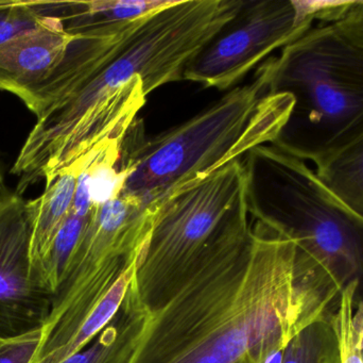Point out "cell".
Here are the masks:
<instances>
[{
  "mask_svg": "<svg viewBox=\"0 0 363 363\" xmlns=\"http://www.w3.org/2000/svg\"><path fill=\"white\" fill-rule=\"evenodd\" d=\"M317 19L340 26L363 44V0L321 1Z\"/></svg>",
  "mask_w": 363,
  "mask_h": 363,
  "instance_id": "obj_17",
  "label": "cell"
},
{
  "mask_svg": "<svg viewBox=\"0 0 363 363\" xmlns=\"http://www.w3.org/2000/svg\"><path fill=\"white\" fill-rule=\"evenodd\" d=\"M362 359H363V351H362Z\"/></svg>",
  "mask_w": 363,
  "mask_h": 363,
  "instance_id": "obj_22",
  "label": "cell"
},
{
  "mask_svg": "<svg viewBox=\"0 0 363 363\" xmlns=\"http://www.w3.org/2000/svg\"><path fill=\"white\" fill-rule=\"evenodd\" d=\"M319 180L363 219V134L317 166Z\"/></svg>",
  "mask_w": 363,
  "mask_h": 363,
  "instance_id": "obj_13",
  "label": "cell"
},
{
  "mask_svg": "<svg viewBox=\"0 0 363 363\" xmlns=\"http://www.w3.org/2000/svg\"><path fill=\"white\" fill-rule=\"evenodd\" d=\"M269 61V89L294 108L272 145L319 166L363 134V44L340 26L311 27Z\"/></svg>",
  "mask_w": 363,
  "mask_h": 363,
  "instance_id": "obj_4",
  "label": "cell"
},
{
  "mask_svg": "<svg viewBox=\"0 0 363 363\" xmlns=\"http://www.w3.org/2000/svg\"><path fill=\"white\" fill-rule=\"evenodd\" d=\"M281 363H341L332 319L319 320L298 332L284 350Z\"/></svg>",
  "mask_w": 363,
  "mask_h": 363,
  "instance_id": "obj_15",
  "label": "cell"
},
{
  "mask_svg": "<svg viewBox=\"0 0 363 363\" xmlns=\"http://www.w3.org/2000/svg\"><path fill=\"white\" fill-rule=\"evenodd\" d=\"M251 217L294 241L325 268L341 293L363 300V219L350 210L303 160L274 145L242 158Z\"/></svg>",
  "mask_w": 363,
  "mask_h": 363,
  "instance_id": "obj_5",
  "label": "cell"
},
{
  "mask_svg": "<svg viewBox=\"0 0 363 363\" xmlns=\"http://www.w3.org/2000/svg\"><path fill=\"white\" fill-rule=\"evenodd\" d=\"M340 300L313 256L242 213L151 315L130 363H264L311 324L332 319Z\"/></svg>",
  "mask_w": 363,
  "mask_h": 363,
  "instance_id": "obj_1",
  "label": "cell"
},
{
  "mask_svg": "<svg viewBox=\"0 0 363 363\" xmlns=\"http://www.w3.org/2000/svg\"><path fill=\"white\" fill-rule=\"evenodd\" d=\"M245 0H188L123 23L85 30L65 95L38 117L11 173L17 194L46 185L96 146L127 134L147 96L183 79L187 64Z\"/></svg>",
  "mask_w": 363,
  "mask_h": 363,
  "instance_id": "obj_2",
  "label": "cell"
},
{
  "mask_svg": "<svg viewBox=\"0 0 363 363\" xmlns=\"http://www.w3.org/2000/svg\"><path fill=\"white\" fill-rule=\"evenodd\" d=\"M43 330L0 340V363H33L42 342Z\"/></svg>",
  "mask_w": 363,
  "mask_h": 363,
  "instance_id": "obj_18",
  "label": "cell"
},
{
  "mask_svg": "<svg viewBox=\"0 0 363 363\" xmlns=\"http://www.w3.org/2000/svg\"><path fill=\"white\" fill-rule=\"evenodd\" d=\"M76 36L57 23L0 45V91L18 96L27 106L53 76Z\"/></svg>",
  "mask_w": 363,
  "mask_h": 363,
  "instance_id": "obj_9",
  "label": "cell"
},
{
  "mask_svg": "<svg viewBox=\"0 0 363 363\" xmlns=\"http://www.w3.org/2000/svg\"><path fill=\"white\" fill-rule=\"evenodd\" d=\"M355 291V286H350L341 293L340 306L332 318L333 326L338 337L341 363H363L362 353L358 347L352 324Z\"/></svg>",
  "mask_w": 363,
  "mask_h": 363,
  "instance_id": "obj_16",
  "label": "cell"
},
{
  "mask_svg": "<svg viewBox=\"0 0 363 363\" xmlns=\"http://www.w3.org/2000/svg\"><path fill=\"white\" fill-rule=\"evenodd\" d=\"M321 1L250 0L187 64L184 80L226 90L313 27Z\"/></svg>",
  "mask_w": 363,
  "mask_h": 363,
  "instance_id": "obj_7",
  "label": "cell"
},
{
  "mask_svg": "<svg viewBox=\"0 0 363 363\" xmlns=\"http://www.w3.org/2000/svg\"><path fill=\"white\" fill-rule=\"evenodd\" d=\"M153 205L152 229L134 276L138 296L151 315L176 296L203 249L249 211L242 159L176 188Z\"/></svg>",
  "mask_w": 363,
  "mask_h": 363,
  "instance_id": "obj_6",
  "label": "cell"
},
{
  "mask_svg": "<svg viewBox=\"0 0 363 363\" xmlns=\"http://www.w3.org/2000/svg\"><path fill=\"white\" fill-rule=\"evenodd\" d=\"M82 9L83 1L0 0V45L52 23L68 27Z\"/></svg>",
  "mask_w": 363,
  "mask_h": 363,
  "instance_id": "obj_12",
  "label": "cell"
},
{
  "mask_svg": "<svg viewBox=\"0 0 363 363\" xmlns=\"http://www.w3.org/2000/svg\"><path fill=\"white\" fill-rule=\"evenodd\" d=\"M10 194L11 192L6 188L4 176H2L1 170H0V198L6 197V196L10 195Z\"/></svg>",
  "mask_w": 363,
  "mask_h": 363,
  "instance_id": "obj_21",
  "label": "cell"
},
{
  "mask_svg": "<svg viewBox=\"0 0 363 363\" xmlns=\"http://www.w3.org/2000/svg\"><path fill=\"white\" fill-rule=\"evenodd\" d=\"M294 98L269 89V61L239 85L180 125L148 138L136 119L121 142L123 195L149 206L176 188L194 183L273 144L291 114Z\"/></svg>",
  "mask_w": 363,
  "mask_h": 363,
  "instance_id": "obj_3",
  "label": "cell"
},
{
  "mask_svg": "<svg viewBox=\"0 0 363 363\" xmlns=\"http://www.w3.org/2000/svg\"><path fill=\"white\" fill-rule=\"evenodd\" d=\"M352 324H353L354 334H355L358 347L360 351H363V300L358 303L354 308Z\"/></svg>",
  "mask_w": 363,
  "mask_h": 363,
  "instance_id": "obj_19",
  "label": "cell"
},
{
  "mask_svg": "<svg viewBox=\"0 0 363 363\" xmlns=\"http://www.w3.org/2000/svg\"><path fill=\"white\" fill-rule=\"evenodd\" d=\"M91 211L89 215H83L72 208L65 223L57 232L48 254L38 266V275L45 287L53 296L59 291L65 279L74 251L91 219Z\"/></svg>",
  "mask_w": 363,
  "mask_h": 363,
  "instance_id": "obj_14",
  "label": "cell"
},
{
  "mask_svg": "<svg viewBox=\"0 0 363 363\" xmlns=\"http://www.w3.org/2000/svg\"><path fill=\"white\" fill-rule=\"evenodd\" d=\"M31 210L18 194L0 198V340L42 330L52 308L32 264Z\"/></svg>",
  "mask_w": 363,
  "mask_h": 363,
  "instance_id": "obj_8",
  "label": "cell"
},
{
  "mask_svg": "<svg viewBox=\"0 0 363 363\" xmlns=\"http://www.w3.org/2000/svg\"><path fill=\"white\" fill-rule=\"evenodd\" d=\"M151 319L132 281L110 323L84 349L60 363H130Z\"/></svg>",
  "mask_w": 363,
  "mask_h": 363,
  "instance_id": "obj_10",
  "label": "cell"
},
{
  "mask_svg": "<svg viewBox=\"0 0 363 363\" xmlns=\"http://www.w3.org/2000/svg\"><path fill=\"white\" fill-rule=\"evenodd\" d=\"M284 351L277 352L269 356L268 359L264 363H281L283 362Z\"/></svg>",
  "mask_w": 363,
  "mask_h": 363,
  "instance_id": "obj_20",
  "label": "cell"
},
{
  "mask_svg": "<svg viewBox=\"0 0 363 363\" xmlns=\"http://www.w3.org/2000/svg\"><path fill=\"white\" fill-rule=\"evenodd\" d=\"M79 170L80 163L74 162L46 185L43 195L29 200L31 210L30 254L38 273V266L72 211Z\"/></svg>",
  "mask_w": 363,
  "mask_h": 363,
  "instance_id": "obj_11",
  "label": "cell"
}]
</instances>
